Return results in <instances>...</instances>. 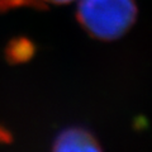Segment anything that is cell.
Instances as JSON below:
<instances>
[{
    "label": "cell",
    "instance_id": "obj_1",
    "mask_svg": "<svg viewBox=\"0 0 152 152\" xmlns=\"http://www.w3.org/2000/svg\"><path fill=\"white\" fill-rule=\"evenodd\" d=\"M134 0H79L77 19L94 38L114 41L121 38L134 23Z\"/></svg>",
    "mask_w": 152,
    "mask_h": 152
},
{
    "label": "cell",
    "instance_id": "obj_2",
    "mask_svg": "<svg viewBox=\"0 0 152 152\" xmlns=\"http://www.w3.org/2000/svg\"><path fill=\"white\" fill-rule=\"evenodd\" d=\"M52 152H102V148L88 131L70 128L58 134Z\"/></svg>",
    "mask_w": 152,
    "mask_h": 152
},
{
    "label": "cell",
    "instance_id": "obj_3",
    "mask_svg": "<svg viewBox=\"0 0 152 152\" xmlns=\"http://www.w3.org/2000/svg\"><path fill=\"white\" fill-rule=\"evenodd\" d=\"M74 0H0V10H7L9 8L31 5V7H45V5H62Z\"/></svg>",
    "mask_w": 152,
    "mask_h": 152
}]
</instances>
